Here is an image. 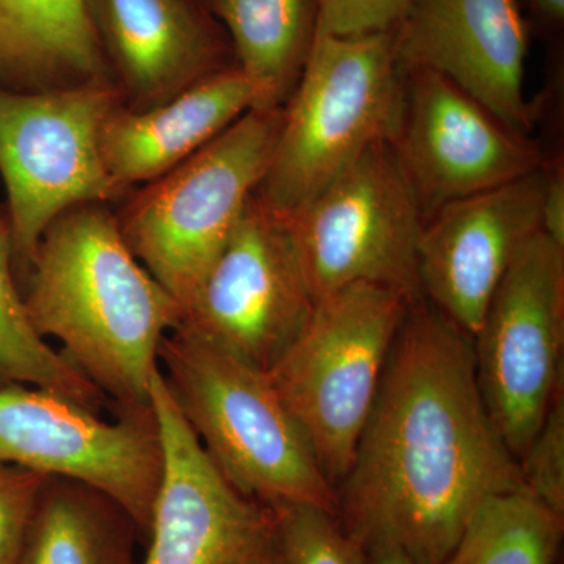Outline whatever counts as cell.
I'll return each mask as SVG.
<instances>
[{"label": "cell", "instance_id": "obj_1", "mask_svg": "<svg viewBox=\"0 0 564 564\" xmlns=\"http://www.w3.org/2000/svg\"><path fill=\"white\" fill-rule=\"evenodd\" d=\"M516 489L519 463L486 411L473 339L417 296L336 488L340 525L367 554L444 564L475 511Z\"/></svg>", "mask_w": 564, "mask_h": 564}, {"label": "cell", "instance_id": "obj_2", "mask_svg": "<svg viewBox=\"0 0 564 564\" xmlns=\"http://www.w3.org/2000/svg\"><path fill=\"white\" fill-rule=\"evenodd\" d=\"M22 296L35 332L61 345L118 413L151 408L162 340L182 310L129 250L106 204H82L51 223Z\"/></svg>", "mask_w": 564, "mask_h": 564}, {"label": "cell", "instance_id": "obj_3", "mask_svg": "<svg viewBox=\"0 0 564 564\" xmlns=\"http://www.w3.org/2000/svg\"><path fill=\"white\" fill-rule=\"evenodd\" d=\"M159 369L182 417L237 491L337 514L336 488L269 372L180 329L162 340Z\"/></svg>", "mask_w": 564, "mask_h": 564}, {"label": "cell", "instance_id": "obj_4", "mask_svg": "<svg viewBox=\"0 0 564 564\" xmlns=\"http://www.w3.org/2000/svg\"><path fill=\"white\" fill-rule=\"evenodd\" d=\"M403 107V69L392 32L317 36L282 107L258 193L292 217L378 141H392Z\"/></svg>", "mask_w": 564, "mask_h": 564}, {"label": "cell", "instance_id": "obj_5", "mask_svg": "<svg viewBox=\"0 0 564 564\" xmlns=\"http://www.w3.org/2000/svg\"><path fill=\"white\" fill-rule=\"evenodd\" d=\"M282 109H251L172 172L133 188L115 214L141 265L187 306L258 191Z\"/></svg>", "mask_w": 564, "mask_h": 564}, {"label": "cell", "instance_id": "obj_6", "mask_svg": "<svg viewBox=\"0 0 564 564\" xmlns=\"http://www.w3.org/2000/svg\"><path fill=\"white\" fill-rule=\"evenodd\" d=\"M415 299L377 284L322 296L270 380L313 445L334 488L350 470L386 362Z\"/></svg>", "mask_w": 564, "mask_h": 564}, {"label": "cell", "instance_id": "obj_7", "mask_svg": "<svg viewBox=\"0 0 564 564\" xmlns=\"http://www.w3.org/2000/svg\"><path fill=\"white\" fill-rule=\"evenodd\" d=\"M124 104L113 80L46 91L0 85V176L21 291L44 231L82 204L122 199L99 152L104 121Z\"/></svg>", "mask_w": 564, "mask_h": 564}, {"label": "cell", "instance_id": "obj_8", "mask_svg": "<svg viewBox=\"0 0 564 564\" xmlns=\"http://www.w3.org/2000/svg\"><path fill=\"white\" fill-rule=\"evenodd\" d=\"M289 218L315 302L351 284L421 296L425 218L391 141L372 144Z\"/></svg>", "mask_w": 564, "mask_h": 564}, {"label": "cell", "instance_id": "obj_9", "mask_svg": "<svg viewBox=\"0 0 564 564\" xmlns=\"http://www.w3.org/2000/svg\"><path fill=\"white\" fill-rule=\"evenodd\" d=\"M473 343L486 411L519 462L564 384L563 247L534 234L500 281Z\"/></svg>", "mask_w": 564, "mask_h": 564}, {"label": "cell", "instance_id": "obj_10", "mask_svg": "<svg viewBox=\"0 0 564 564\" xmlns=\"http://www.w3.org/2000/svg\"><path fill=\"white\" fill-rule=\"evenodd\" d=\"M0 462L109 497L147 534L162 477L154 410L117 421L35 386H0Z\"/></svg>", "mask_w": 564, "mask_h": 564}, {"label": "cell", "instance_id": "obj_11", "mask_svg": "<svg viewBox=\"0 0 564 564\" xmlns=\"http://www.w3.org/2000/svg\"><path fill=\"white\" fill-rule=\"evenodd\" d=\"M314 306L291 218L254 193L174 329L269 372L302 334Z\"/></svg>", "mask_w": 564, "mask_h": 564}, {"label": "cell", "instance_id": "obj_12", "mask_svg": "<svg viewBox=\"0 0 564 564\" xmlns=\"http://www.w3.org/2000/svg\"><path fill=\"white\" fill-rule=\"evenodd\" d=\"M151 406L162 444V477L139 564H276V514L220 474L182 417L161 369Z\"/></svg>", "mask_w": 564, "mask_h": 564}, {"label": "cell", "instance_id": "obj_13", "mask_svg": "<svg viewBox=\"0 0 564 564\" xmlns=\"http://www.w3.org/2000/svg\"><path fill=\"white\" fill-rule=\"evenodd\" d=\"M403 69V107L391 144L423 218L447 204L540 172L549 152L508 128L441 74Z\"/></svg>", "mask_w": 564, "mask_h": 564}, {"label": "cell", "instance_id": "obj_14", "mask_svg": "<svg viewBox=\"0 0 564 564\" xmlns=\"http://www.w3.org/2000/svg\"><path fill=\"white\" fill-rule=\"evenodd\" d=\"M544 166L441 207L423 225L421 295L474 339L522 247L541 231Z\"/></svg>", "mask_w": 564, "mask_h": 564}, {"label": "cell", "instance_id": "obj_15", "mask_svg": "<svg viewBox=\"0 0 564 564\" xmlns=\"http://www.w3.org/2000/svg\"><path fill=\"white\" fill-rule=\"evenodd\" d=\"M402 68L441 74L508 128L533 135L527 101V25L516 0H415L393 31Z\"/></svg>", "mask_w": 564, "mask_h": 564}, {"label": "cell", "instance_id": "obj_16", "mask_svg": "<svg viewBox=\"0 0 564 564\" xmlns=\"http://www.w3.org/2000/svg\"><path fill=\"white\" fill-rule=\"evenodd\" d=\"M124 106L151 109L236 65L203 0H85Z\"/></svg>", "mask_w": 564, "mask_h": 564}, {"label": "cell", "instance_id": "obj_17", "mask_svg": "<svg viewBox=\"0 0 564 564\" xmlns=\"http://www.w3.org/2000/svg\"><path fill=\"white\" fill-rule=\"evenodd\" d=\"M251 109L254 88L237 65L151 109L121 104L110 111L99 135L107 176L124 198L202 151Z\"/></svg>", "mask_w": 564, "mask_h": 564}, {"label": "cell", "instance_id": "obj_18", "mask_svg": "<svg viewBox=\"0 0 564 564\" xmlns=\"http://www.w3.org/2000/svg\"><path fill=\"white\" fill-rule=\"evenodd\" d=\"M113 80L85 0H0V85L46 91Z\"/></svg>", "mask_w": 564, "mask_h": 564}, {"label": "cell", "instance_id": "obj_19", "mask_svg": "<svg viewBox=\"0 0 564 564\" xmlns=\"http://www.w3.org/2000/svg\"><path fill=\"white\" fill-rule=\"evenodd\" d=\"M251 82L256 109H282L317 36L318 0H203Z\"/></svg>", "mask_w": 564, "mask_h": 564}, {"label": "cell", "instance_id": "obj_20", "mask_svg": "<svg viewBox=\"0 0 564 564\" xmlns=\"http://www.w3.org/2000/svg\"><path fill=\"white\" fill-rule=\"evenodd\" d=\"M129 516L109 497L47 478L18 564H133Z\"/></svg>", "mask_w": 564, "mask_h": 564}, {"label": "cell", "instance_id": "obj_21", "mask_svg": "<svg viewBox=\"0 0 564 564\" xmlns=\"http://www.w3.org/2000/svg\"><path fill=\"white\" fill-rule=\"evenodd\" d=\"M25 384L46 389L101 413L104 395L33 328L14 274L6 217H0V386Z\"/></svg>", "mask_w": 564, "mask_h": 564}, {"label": "cell", "instance_id": "obj_22", "mask_svg": "<svg viewBox=\"0 0 564 564\" xmlns=\"http://www.w3.org/2000/svg\"><path fill=\"white\" fill-rule=\"evenodd\" d=\"M563 522L525 489L497 494L475 511L444 564H555Z\"/></svg>", "mask_w": 564, "mask_h": 564}, {"label": "cell", "instance_id": "obj_23", "mask_svg": "<svg viewBox=\"0 0 564 564\" xmlns=\"http://www.w3.org/2000/svg\"><path fill=\"white\" fill-rule=\"evenodd\" d=\"M270 507L276 514V564H367V552L337 514L306 503Z\"/></svg>", "mask_w": 564, "mask_h": 564}, {"label": "cell", "instance_id": "obj_24", "mask_svg": "<svg viewBox=\"0 0 564 564\" xmlns=\"http://www.w3.org/2000/svg\"><path fill=\"white\" fill-rule=\"evenodd\" d=\"M518 463L525 491L564 518V384Z\"/></svg>", "mask_w": 564, "mask_h": 564}, {"label": "cell", "instance_id": "obj_25", "mask_svg": "<svg viewBox=\"0 0 564 564\" xmlns=\"http://www.w3.org/2000/svg\"><path fill=\"white\" fill-rule=\"evenodd\" d=\"M44 475L0 462V564H18L28 536Z\"/></svg>", "mask_w": 564, "mask_h": 564}, {"label": "cell", "instance_id": "obj_26", "mask_svg": "<svg viewBox=\"0 0 564 564\" xmlns=\"http://www.w3.org/2000/svg\"><path fill=\"white\" fill-rule=\"evenodd\" d=\"M414 3L415 0H318L317 36L395 31Z\"/></svg>", "mask_w": 564, "mask_h": 564}, {"label": "cell", "instance_id": "obj_27", "mask_svg": "<svg viewBox=\"0 0 564 564\" xmlns=\"http://www.w3.org/2000/svg\"><path fill=\"white\" fill-rule=\"evenodd\" d=\"M541 232L564 248V163L558 154H549L544 165Z\"/></svg>", "mask_w": 564, "mask_h": 564}, {"label": "cell", "instance_id": "obj_28", "mask_svg": "<svg viewBox=\"0 0 564 564\" xmlns=\"http://www.w3.org/2000/svg\"><path fill=\"white\" fill-rule=\"evenodd\" d=\"M538 17L552 24H562L564 20V0H530Z\"/></svg>", "mask_w": 564, "mask_h": 564}, {"label": "cell", "instance_id": "obj_29", "mask_svg": "<svg viewBox=\"0 0 564 564\" xmlns=\"http://www.w3.org/2000/svg\"><path fill=\"white\" fill-rule=\"evenodd\" d=\"M367 564H419L410 556L402 554V552L393 551V549H380V551H372L367 554Z\"/></svg>", "mask_w": 564, "mask_h": 564}]
</instances>
